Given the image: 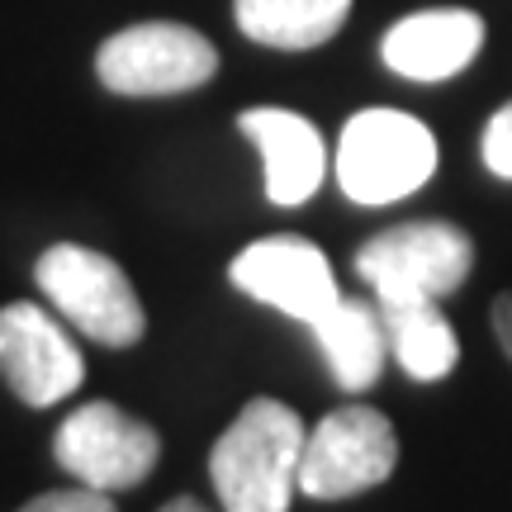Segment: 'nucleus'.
Listing matches in <instances>:
<instances>
[{
  "label": "nucleus",
  "mask_w": 512,
  "mask_h": 512,
  "mask_svg": "<svg viewBox=\"0 0 512 512\" xmlns=\"http://www.w3.org/2000/svg\"><path fill=\"white\" fill-rule=\"evenodd\" d=\"M309 427L290 403L252 399L209 451L223 512H290Z\"/></svg>",
  "instance_id": "1"
},
{
  "label": "nucleus",
  "mask_w": 512,
  "mask_h": 512,
  "mask_svg": "<svg viewBox=\"0 0 512 512\" xmlns=\"http://www.w3.org/2000/svg\"><path fill=\"white\" fill-rule=\"evenodd\" d=\"M337 185L351 204H399L432 181L437 138L408 110H356L337 138Z\"/></svg>",
  "instance_id": "2"
},
{
  "label": "nucleus",
  "mask_w": 512,
  "mask_h": 512,
  "mask_svg": "<svg viewBox=\"0 0 512 512\" xmlns=\"http://www.w3.org/2000/svg\"><path fill=\"white\" fill-rule=\"evenodd\" d=\"M34 280H38V290H43V299L76 332H86L91 342L114 347V351L143 342L147 309L114 256L95 252V247H81V242H53L34 261Z\"/></svg>",
  "instance_id": "3"
},
{
  "label": "nucleus",
  "mask_w": 512,
  "mask_h": 512,
  "mask_svg": "<svg viewBox=\"0 0 512 512\" xmlns=\"http://www.w3.org/2000/svg\"><path fill=\"white\" fill-rule=\"evenodd\" d=\"M475 271V238L446 219L394 223L361 242L356 275L375 290V304H408V299H446Z\"/></svg>",
  "instance_id": "4"
},
{
  "label": "nucleus",
  "mask_w": 512,
  "mask_h": 512,
  "mask_svg": "<svg viewBox=\"0 0 512 512\" xmlns=\"http://www.w3.org/2000/svg\"><path fill=\"white\" fill-rule=\"evenodd\" d=\"M95 76L110 95L162 100L200 91L219 76V48L176 19H147L110 34L95 53Z\"/></svg>",
  "instance_id": "5"
},
{
  "label": "nucleus",
  "mask_w": 512,
  "mask_h": 512,
  "mask_svg": "<svg viewBox=\"0 0 512 512\" xmlns=\"http://www.w3.org/2000/svg\"><path fill=\"white\" fill-rule=\"evenodd\" d=\"M399 465V437L394 422L380 408L347 403L332 408L328 418L309 427L304 456H299V494L318 503H342V498L370 494Z\"/></svg>",
  "instance_id": "6"
},
{
  "label": "nucleus",
  "mask_w": 512,
  "mask_h": 512,
  "mask_svg": "<svg viewBox=\"0 0 512 512\" xmlns=\"http://www.w3.org/2000/svg\"><path fill=\"white\" fill-rule=\"evenodd\" d=\"M162 456V437L157 427H147L143 418L124 413L119 403H81L72 408V418L57 427L53 437V460L86 489L100 494H124L138 489Z\"/></svg>",
  "instance_id": "7"
},
{
  "label": "nucleus",
  "mask_w": 512,
  "mask_h": 512,
  "mask_svg": "<svg viewBox=\"0 0 512 512\" xmlns=\"http://www.w3.org/2000/svg\"><path fill=\"white\" fill-rule=\"evenodd\" d=\"M228 280L247 299L271 304L275 313H285L304 328H313L342 299L323 247H313L309 238H294V233H275V238L242 247L228 266Z\"/></svg>",
  "instance_id": "8"
},
{
  "label": "nucleus",
  "mask_w": 512,
  "mask_h": 512,
  "mask_svg": "<svg viewBox=\"0 0 512 512\" xmlns=\"http://www.w3.org/2000/svg\"><path fill=\"white\" fill-rule=\"evenodd\" d=\"M0 380L29 408H53L72 399L86 380V361L67 328L38 304H5L0 309Z\"/></svg>",
  "instance_id": "9"
},
{
  "label": "nucleus",
  "mask_w": 512,
  "mask_h": 512,
  "mask_svg": "<svg viewBox=\"0 0 512 512\" xmlns=\"http://www.w3.org/2000/svg\"><path fill=\"white\" fill-rule=\"evenodd\" d=\"M242 138H252L266 166V200L280 209H299L318 195V185L328 176V143L323 133L294 110L275 105H252L238 114Z\"/></svg>",
  "instance_id": "10"
},
{
  "label": "nucleus",
  "mask_w": 512,
  "mask_h": 512,
  "mask_svg": "<svg viewBox=\"0 0 512 512\" xmlns=\"http://www.w3.org/2000/svg\"><path fill=\"white\" fill-rule=\"evenodd\" d=\"M484 48V19L475 10H418L380 38V62L403 81H446L460 76Z\"/></svg>",
  "instance_id": "11"
},
{
  "label": "nucleus",
  "mask_w": 512,
  "mask_h": 512,
  "mask_svg": "<svg viewBox=\"0 0 512 512\" xmlns=\"http://www.w3.org/2000/svg\"><path fill=\"white\" fill-rule=\"evenodd\" d=\"M309 332L318 337V351H323L337 389L361 394V389H370V384L380 380L389 342H384V323H380V309H375V304L342 294Z\"/></svg>",
  "instance_id": "12"
},
{
  "label": "nucleus",
  "mask_w": 512,
  "mask_h": 512,
  "mask_svg": "<svg viewBox=\"0 0 512 512\" xmlns=\"http://www.w3.org/2000/svg\"><path fill=\"white\" fill-rule=\"evenodd\" d=\"M384 323V342L394 351L403 375L418 384H437L460 366V337L446 323V313L432 299H408V304H375Z\"/></svg>",
  "instance_id": "13"
},
{
  "label": "nucleus",
  "mask_w": 512,
  "mask_h": 512,
  "mask_svg": "<svg viewBox=\"0 0 512 512\" xmlns=\"http://www.w3.org/2000/svg\"><path fill=\"white\" fill-rule=\"evenodd\" d=\"M351 0H233L242 38L280 53H309L323 48L347 24Z\"/></svg>",
  "instance_id": "14"
},
{
  "label": "nucleus",
  "mask_w": 512,
  "mask_h": 512,
  "mask_svg": "<svg viewBox=\"0 0 512 512\" xmlns=\"http://www.w3.org/2000/svg\"><path fill=\"white\" fill-rule=\"evenodd\" d=\"M15 512H119V508H114V494H100V489L76 484V489H48V494L29 498V503Z\"/></svg>",
  "instance_id": "15"
},
{
  "label": "nucleus",
  "mask_w": 512,
  "mask_h": 512,
  "mask_svg": "<svg viewBox=\"0 0 512 512\" xmlns=\"http://www.w3.org/2000/svg\"><path fill=\"white\" fill-rule=\"evenodd\" d=\"M479 152H484V166L494 171L498 181H512V100H508V105H498V110L489 114Z\"/></svg>",
  "instance_id": "16"
},
{
  "label": "nucleus",
  "mask_w": 512,
  "mask_h": 512,
  "mask_svg": "<svg viewBox=\"0 0 512 512\" xmlns=\"http://www.w3.org/2000/svg\"><path fill=\"white\" fill-rule=\"evenodd\" d=\"M489 323H494L498 347H503V356H508V366H512V290H503V294L494 299V309H489Z\"/></svg>",
  "instance_id": "17"
},
{
  "label": "nucleus",
  "mask_w": 512,
  "mask_h": 512,
  "mask_svg": "<svg viewBox=\"0 0 512 512\" xmlns=\"http://www.w3.org/2000/svg\"><path fill=\"white\" fill-rule=\"evenodd\" d=\"M157 512H209V508H204L200 498H190V494H185V498H171V503H162Z\"/></svg>",
  "instance_id": "18"
}]
</instances>
